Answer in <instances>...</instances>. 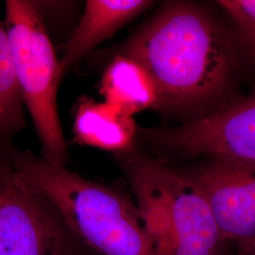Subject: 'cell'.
Masks as SVG:
<instances>
[{"mask_svg": "<svg viewBox=\"0 0 255 255\" xmlns=\"http://www.w3.org/2000/svg\"><path fill=\"white\" fill-rule=\"evenodd\" d=\"M119 53L141 64L154 82L157 110L182 111L217 98L234 52L217 22L184 2L166 4L129 37Z\"/></svg>", "mask_w": 255, "mask_h": 255, "instance_id": "cell-1", "label": "cell"}, {"mask_svg": "<svg viewBox=\"0 0 255 255\" xmlns=\"http://www.w3.org/2000/svg\"><path fill=\"white\" fill-rule=\"evenodd\" d=\"M7 155L82 246L101 255H158L136 203L124 192L29 151L9 150Z\"/></svg>", "mask_w": 255, "mask_h": 255, "instance_id": "cell-2", "label": "cell"}, {"mask_svg": "<svg viewBox=\"0 0 255 255\" xmlns=\"http://www.w3.org/2000/svg\"><path fill=\"white\" fill-rule=\"evenodd\" d=\"M122 167L158 255H225L205 197L183 172L132 149Z\"/></svg>", "mask_w": 255, "mask_h": 255, "instance_id": "cell-3", "label": "cell"}, {"mask_svg": "<svg viewBox=\"0 0 255 255\" xmlns=\"http://www.w3.org/2000/svg\"><path fill=\"white\" fill-rule=\"evenodd\" d=\"M4 25L22 99L41 141V157L65 165L67 147L57 103L63 74L36 3L6 1Z\"/></svg>", "mask_w": 255, "mask_h": 255, "instance_id": "cell-4", "label": "cell"}, {"mask_svg": "<svg viewBox=\"0 0 255 255\" xmlns=\"http://www.w3.org/2000/svg\"><path fill=\"white\" fill-rule=\"evenodd\" d=\"M82 247L53 205L0 155V255H77Z\"/></svg>", "mask_w": 255, "mask_h": 255, "instance_id": "cell-5", "label": "cell"}, {"mask_svg": "<svg viewBox=\"0 0 255 255\" xmlns=\"http://www.w3.org/2000/svg\"><path fill=\"white\" fill-rule=\"evenodd\" d=\"M137 133L146 144L171 154H209L255 163V94L181 127L139 128Z\"/></svg>", "mask_w": 255, "mask_h": 255, "instance_id": "cell-6", "label": "cell"}, {"mask_svg": "<svg viewBox=\"0 0 255 255\" xmlns=\"http://www.w3.org/2000/svg\"><path fill=\"white\" fill-rule=\"evenodd\" d=\"M183 173L205 197L225 244L238 253L255 250V163L216 157Z\"/></svg>", "mask_w": 255, "mask_h": 255, "instance_id": "cell-7", "label": "cell"}, {"mask_svg": "<svg viewBox=\"0 0 255 255\" xmlns=\"http://www.w3.org/2000/svg\"><path fill=\"white\" fill-rule=\"evenodd\" d=\"M146 0H89L82 19L68 40L60 66L63 77L95 46L151 5Z\"/></svg>", "mask_w": 255, "mask_h": 255, "instance_id": "cell-8", "label": "cell"}, {"mask_svg": "<svg viewBox=\"0 0 255 255\" xmlns=\"http://www.w3.org/2000/svg\"><path fill=\"white\" fill-rule=\"evenodd\" d=\"M137 131L133 117L115 105L85 98L78 106L74 133L82 145L125 153L132 149Z\"/></svg>", "mask_w": 255, "mask_h": 255, "instance_id": "cell-9", "label": "cell"}, {"mask_svg": "<svg viewBox=\"0 0 255 255\" xmlns=\"http://www.w3.org/2000/svg\"><path fill=\"white\" fill-rule=\"evenodd\" d=\"M105 102L133 117L147 109H157L158 92L151 76L136 61L118 53L101 79Z\"/></svg>", "mask_w": 255, "mask_h": 255, "instance_id": "cell-10", "label": "cell"}, {"mask_svg": "<svg viewBox=\"0 0 255 255\" xmlns=\"http://www.w3.org/2000/svg\"><path fill=\"white\" fill-rule=\"evenodd\" d=\"M25 125L24 101L14 72L8 32L0 22V141L18 132Z\"/></svg>", "mask_w": 255, "mask_h": 255, "instance_id": "cell-11", "label": "cell"}, {"mask_svg": "<svg viewBox=\"0 0 255 255\" xmlns=\"http://www.w3.org/2000/svg\"><path fill=\"white\" fill-rule=\"evenodd\" d=\"M218 3L241 28L255 27V0H222Z\"/></svg>", "mask_w": 255, "mask_h": 255, "instance_id": "cell-12", "label": "cell"}, {"mask_svg": "<svg viewBox=\"0 0 255 255\" xmlns=\"http://www.w3.org/2000/svg\"><path fill=\"white\" fill-rule=\"evenodd\" d=\"M242 30L245 34L247 41L249 42L250 46H252L255 51V27L242 28Z\"/></svg>", "mask_w": 255, "mask_h": 255, "instance_id": "cell-13", "label": "cell"}, {"mask_svg": "<svg viewBox=\"0 0 255 255\" xmlns=\"http://www.w3.org/2000/svg\"><path fill=\"white\" fill-rule=\"evenodd\" d=\"M237 255H255V250L248 252V253H238Z\"/></svg>", "mask_w": 255, "mask_h": 255, "instance_id": "cell-14", "label": "cell"}, {"mask_svg": "<svg viewBox=\"0 0 255 255\" xmlns=\"http://www.w3.org/2000/svg\"><path fill=\"white\" fill-rule=\"evenodd\" d=\"M86 255V254H85V253H84V252H83V253H81V254H79V255Z\"/></svg>", "mask_w": 255, "mask_h": 255, "instance_id": "cell-15", "label": "cell"}]
</instances>
